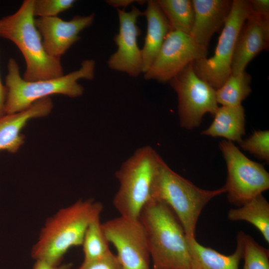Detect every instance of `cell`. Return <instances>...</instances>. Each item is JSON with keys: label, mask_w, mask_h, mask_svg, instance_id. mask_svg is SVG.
Masks as SVG:
<instances>
[{"label": "cell", "mask_w": 269, "mask_h": 269, "mask_svg": "<svg viewBox=\"0 0 269 269\" xmlns=\"http://www.w3.org/2000/svg\"><path fill=\"white\" fill-rule=\"evenodd\" d=\"M103 209L102 203L90 198L79 199L59 210L42 228L31 250L33 259L53 265L61 264L70 248L82 246L87 229L100 219Z\"/></svg>", "instance_id": "6da1fadb"}, {"label": "cell", "mask_w": 269, "mask_h": 269, "mask_svg": "<svg viewBox=\"0 0 269 269\" xmlns=\"http://www.w3.org/2000/svg\"><path fill=\"white\" fill-rule=\"evenodd\" d=\"M139 220L145 231L151 269H190L187 236L165 203L151 198L141 210Z\"/></svg>", "instance_id": "7a4b0ae2"}, {"label": "cell", "mask_w": 269, "mask_h": 269, "mask_svg": "<svg viewBox=\"0 0 269 269\" xmlns=\"http://www.w3.org/2000/svg\"><path fill=\"white\" fill-rule=\"evenodd\" d=\"M33 0H24L13 14L0 19V36L12 42L25 60L22 78L29 82L64 75L61 59L45 51L41 35L35 25Z\"/></svg>", "instance_id": "3957f363"}, {"label": "cell", "mask_w": 269, "mask_h": 269, "mask_svg": "<svg viewBox=\"0 0 269 269\" xmlns=\"http://www.w3.org/2000/svg\"><path fill=\"white\" fill-rule=\"evenodd\" d=\"M7 66L5 113L11 114L21 112L35 102L50 95L61 94L70 98L81 96L84 88L78 80H91L94 78L95 62L92 59L85 60L82 61L79 69L66 75L32 82L26 81L21 77L19 66L13 58L9 59Z\"/></svg>", "instance_id": "277c9868"}, {"label": "cell", "mask_w": 269, "mask_h": 269, "mask_svg": "<svg viewBox=\"0 0 269 269\" xmlns=\"http://www.w3.org/2000/svg\"><path fill=\"white\" fill-rule=\"evenodd\" d=\"M226 192L224 186L213 190L197 187L174 171L161 158L151 198L165 203L177 217L187 237L191 238H195L197 222L205 206L212 199Z\"/></svg>", "instance_id": "5b68a950"}, {"label": "cell", "mask_w": 269, "mask_h": 269, "mask_svg": "<svg viewBox=\"0 0 269 269\" xmlns=\"http://www.w3.org/2000/svg\"><path fill=\"white\" fill-rule=\"evenodd\" d=\"M161 158L153 148L146 145L136 149L116 172L119 187L113 203L120 216L139 219L141 210L151 198Z\"/></svg>", "instance_id": "8992f818"}, {"label": "cell", "mask_w": 269, "mask_h": 269, "mask_svg": "<svg viewBox=\"0 0 269 269\" xmlns=\"http://www.w3.org/2000/svg\"><path fill=\"white\" fill-rule=\"evenodd\" d=\"M251 13L249 0H234L229 15L219 37L213 56L194 61L196 74L215 90L231 73V64L240 31Z\"/></svg>", "instance_id": "52a82bcc"}, {"label": "cell", "mask_w": 269, "mask_h": 269, "mask_svg": "<svg viewBox=\"0 0 269 269\" xmlns=\"http://www.w3.org/2000/svg\"><path fill=\"white\" fill-rule=\"evenodd\" d=\"M219 147L226 163L224 186L230 203L241 207L269 188V173L262 164L248 158L233 142L223 140Z\"/></svg>", "instance_id": "ba28073f"}, {"label": "cell", "mask_w": 269, "mask_h": 269, "mask_svg": "<svg viewBox=\"0 0 269 269\" xmlns=\"http://www.w3.org/2000/svg\"><path fill=\"white\" fill-rule=\"evenodd\" d=\"M192 63L169 81L177 95L180 126L189 130L199 127L206 113L213 116L219 107L216 90L196 74Z\"/></svg>", "instance_id": "9c48e42d"}, {"label": "cell", "mask_w": 269, "mask_h": 269, "mask_svg": "<svg viewBox=\"0 0 269 269\" xmlns=\"http://www.w3.org/2000/svg\"><path fill=\"white\" fill-rule=\"evenodd\" d=\"M102 228L122 269H151L146 233L139 219L120 216L102 223Z\"/></svg>", "instance_id": "30bf717a"}, {"label": "cell", "mask_w": 269, "mask_h": 269, "mask_svg": "<svg viewBox=\"0 0 269 269\" xmlns=\"http://www.w3.org/2000/svg\"><path fill=\"white\" fill-rule=\"evenodd\" d=\"M207 51V47L198 43L190 35L170 30L144 78L169 82L188 65L206 57Z\"/></svg>", "instance_id": "8fae6325"}, {"label": "cell", "mask_w": 269, "mask_h": 269, "mask_svg": "<svg viewBox=\"0 0 269 269\" xmlns=\"http://www.w3.org/2000/svg\"><path fill=\"white\" fill-rule=\"evenodd\" d=\"M117 11L120 27L114 38L117 49L109 58L108 65L112 70L136 77L142 73L141 52L137 42L140 30L136 22L143 12L134 6L129 12L120 8Z\"/></svg>", "instance_id": "7c38bea8"}, {"label": "cell", "mask_w": 269, "mask_h": 269, "mask_svg": "<svg viewBox=\"0 0 269 269\" xmlns=\"http://www.w3.org/2000/svg\"><path fill=\"white\" fill-rule=\"evenodd\" d=\"M95 14L76 15L69 21L58 16L35 18V25L42 38L43 46L51 56H61L79 39V33L93 23Z\"/></svg>", "instance_id": "4fadbf2b"}, {"label": "cell", "mask_w": 269, "mask_h": 269, "mask_svg": "<svg viewBox=\"0 0 269 269\" xmlns=\"http://www.w3.org/2000/svg\"><path fill=\"white\" fill-rule=\"evenodd\" d=\"M269 19L251 12L238 36L233 53L231 74L244 71L249 62L268 48Z\"/></svg>", "instance_id": "5bb4252c"}, {"label": "cell", "mask_w": 269, "mask_h": 269, "mask_svg": "<svg viewBox=\"0 0 269 269\" xmlns=\"http://www.w3.org/2000/svg\"><path fill=\"white\" fill-rule=\"evenodd\" d=\"M53 107L49 97L40 99L16 113L5 114L0 119V151L16 152L24 143L21 131L31 119L45 117Z\"/></svg>", "instance_id": "9a60e30c"}, {"label": "cell", "mask_w": 269, "mask_h": 269, "mask_svg": "<svg viewBox=\"0 0 269 269\" xmlns=\"http://www.w3.org/2000/svg\"><path fill=\"white\" fill-rule=\"evenodd\" d=\"M192 1L194 16L190 35L198 43L207 47L212 35L224 25L231 11L233 0Z\"/></svg>", "instance_id": "2e32d148"}, {"label": "cell", "mask_w": 269, "mask_h": 269, "mask_svg": "<svg viewBox=\"0 0 269 269\" xmlns=\"http://www.w3.org/2000/svg\"><path fill=\"white\" fill-rule=\"evenodd\" d=\"M146 2L143 15L147 21V30L143 47L141 49L143 74L153 62L170 31L167 19L156 0H149Z\"/></svg>", "instance_id": "e0dca14e"}, {"label": "cell", "mask_w": 269, "mask_h": 269, "mask_svg": "<svg viewBox=\"0 0 269 269\" xmlns=\"http://www.w3.org/2000/svg\"><path fill=\"white\" fill-rule=\"evenodd\" d=\"M244 233L237 236V247L231 255H225L199 244L195 238H188L190 269H239L243 257Z\"/></svg>", "instance_id": "ac0fdd59"}, {"label": "cell", "mask_w": 269, "mask_h": 269, "mask_svg": "<svg viewBox=\"0 0 269 269\" xmlns=\"http://www.w3.org/2000/svg\"><path fill=\"white\" fill-rule=\"evenodd\" d=\"M213 117L212 124L202 134L238 143L242 140L245 134V115L242 105L219 107Z\"/></svg>", "instance_id": "d6986e66"}, {"label": "cell", "mask_w": 269, "mask_h": 269, "mask_svg": "<svg viewBox=\"0 0 269 269\" xmlns=\"http://www.w3.org/2000/svg\"><path fill=\"white\" fill-rule=\"evenodd\" d=\"M228 218L232 221H245L252 224L269 243V203L262 194L238 208L231 209Z\"/></svg>", "instance_id": "ffe728a7"}, {"label": "cell", "mask_w": 269, "mask_h": 269, "mask_svg": "<svg viewBox=\"0 0 269 269\" xmlns=\"http://www.w3.org/2000/svg\"><path fill=\"white\" fill-rule=\"evenodd\" d=\"M169 23L170 30L190 35L194 11L190 0H157Z\"/></svg>", "instance_id": "44dd1931"}, {"label": "cell", "mask_w": 269, "mask_h": 269, "mask_svg": "<svg viewBox=\"0 0 269 269\" xmlns=\"http://www.w3.org/2000/svg\"><path fill=\"white\" fill-rule=\"evenodd\" d=\"M251 76L245 71L237 74H231L223 84L216 90L218 104L222 106H234L241 105L251 93Z\"/></svg>", "instance_id": "7402d4cb"}, {"label": "cell", "mask_w": 269, "mask_h": 269, "mask_svg": "<svg viewBox=\"0 0 269 269\" xmlns=\"http://www.w3.org/2000/svg\"><path fill=\"white\" fill-rule=\"evenodd\" d=\"M109 242L102 228L100 219L92 222L85 232L82 247L84 261H91L102 258L110 252Z\"/></svg>", "instance_id": "603a6c76"}, {"label": "cell", "mask_w": 269, "mask_h": 269, "mask_svg": "<svg viewBox=\"0 0 269 269\" xmlns=\"http://www.w3.org/2000/svg\"><path fill=\"white\" fill-rule=\"evenodd\" d=\"M243 269H269V251L244 233Z\"/></svg>", "instance_id": "cb8c5ba5"}, {"label": "cell", "mask_w": 269, "mask_h": 269, "mask_svg": "<svg viewBox=\"0 0 269 269\" xmlns=\"http://www.w3.org/2000/svg\"><path fill=\"white\" fill-rule=\"evenodd\" d=\"M239 144L244 150L249 152L258 158L269 160V131H255L252 134Z\"/></svg>", "instance_id": "d4e9b609"}, {"label": "cell", "mask_w": 269, "mask_h": 269, "mask_svg": "<svg viewBox=\"0 0 269 269\" xmlns=\"http://www.w3.org/2000/svg\"><path fill=\"white\" fill-rule=\"evenodd\" d=\"M74 0H33V13L38 17H56L71 8Z\"/></svg>", "instance_id": "484cf974"}, {"label": "cell", "mask_w": 269, "mask_h": 269, "mask_svg": "<svg viewBox=\"0 0 269 269\" xmlns=\"http://www.w3.org/2000/svg\"><path fill=\"white\" fill-rule=\"evenodd\" d=\"M77 269H122L116 255L112 252L99 259L84 261Z\"/></svg>", "instance_id": "4316f807"}, {"label": "cell", "mask_w": 269, "mask_h": 269, "mask_svg": "<svg viewBox=\"0 0 269 269\" xmlns=\"http://www.w3.org/2000/svg\"><path fill=\"white\" fill-rule=\"evenodd\" d=\"M251 12L263 18L269 19V0H249Z\"/></svg>", "instance_id": "83f0119b"}, {"label": "cell", "mask_w": 269, "mask_h": 269, "mask_svg": "<svg viewBox=\"0 0 269 269\" xmlns=\"http://www.w3.org/2000/svg\"><path fill=\"white\" fill-rule=\"evenodd\" d=\"M72 264L67 263L53 265L41 260H35L32 269H72Z\"/></svg>", "instance_id": "f1b7e54d"}, {"label": "cell", "mask_w": 269, "mask_h": 269, "mask_svg": "<svg viewBox=\"0 0 269 269\" xmlns=\"http://www.w3.org/2000/svg\"><path fill=\"white\" fill-rule=\"evenodd\" d=\"M6 95V87L2 84L0 78V119L5 115V105Z\"/></svg>", "instance_id": "f546056e"}, {"label": "cell", "mask_w": 269, "mask_h": 269, "mask_svg": "<svg viewBox=\"0 0 269 269\" xmlns=\"http://www.w3.org/2000/svg\"><path fill=\"white\" fill-rule=\"evenodd\" d=\"M137 1L134 0H107L106 2L114 7H127L133 2Z\"/></svg>", "instance_id": "4dcf8cb0"}]
</instances>
